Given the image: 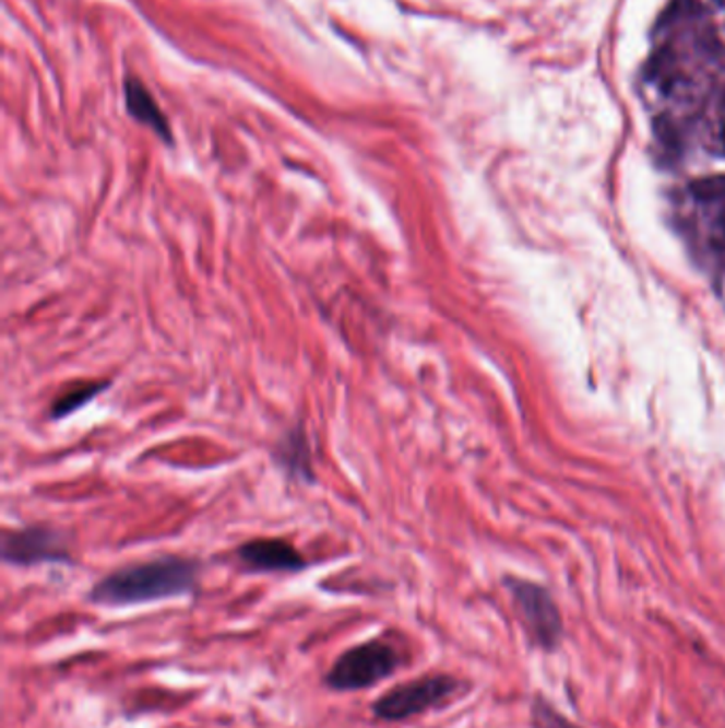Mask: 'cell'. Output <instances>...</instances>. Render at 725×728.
Wrapping results in <instances>:
<instances>
[{"label": "cell", "instance_id": "cell-3", "mask_svg": "<svg viewBox=\"0 0 725 728\" xmlns=\"http://www.w3.org/2000/svg\"><path fill=\"white\" fill-rule=\"evenodd\" d=\"M460 682L444 673H430L385 690L372 705V718L379 723H404L426 712L439 709L455 692Z\"/></svg>", "mask_w": 725, "mask_h": 728}, {"label": "cell", "instance_id": "cell-9", "mask_svg": "<svg viewBox=\"0 0 725 728\" xmlns=\"http://www.w3.org/2000/svg\"><path fill=\"white\" fill-rule=\"evenodd\" d=\"M111 384L109 381H85V384H78L73 386L69 392H64L54 407L49 409V418L51 420H64L71 413H75L83 404L90 403L96 395L105 392Z\"/></svg>", "mask_w": 725, "mask_h": 728}, {"label": "cell", "instance_id": "cell-8", "mask_svg": "<svg viewBox=\"0 0 725 728\" xmlns=\"http://www.w3.org/2000/svg\"><path fill=\"white\" fill-rule=\"evenodd\" d=\"M128 107H130V114L136 120L152 126L164 141H170L168 126H166V120L162 118L161 109L156 107L152 96L134 81H130V85H128Z\"/></svg>", "mask_w": 725, "mask_h": 728}, {"label": "cell", "instance_id": "cell-11", "mask_svg": "<svg viewBox=\"0 0 725 728\" xmlns=\"http://www.w3.org/2000/svg\"><path fill=\"white\" fill-rule=\"evenodd\" d=\"M724 145H725V124H724Z\"/></svg>", "mask_w": 725, "mask_h": 728}, {"label": "cell", "instance_id": "cell-7", "mask_svg": "<svg viewBox=\"0 0 725 728\" xmlns=\"http://www.w3.org/2000/svg\"><path fill=\"white\" fill-rule=\"evenodd\" d=\"M273 456H275V462L282 467L292 480H300V482H313L316 480L311 445H309L307 431L302 426L289 428L283 435L282 442L275 447Z\"/></svg>", "mask_w": 725, "mask_h": 728}, {"label": "cell", "instance_id": "cell-10", "mask_svg": "<svg viewBox=\"0 0 725 728\" xmlns=\"http://www.w3.org/2000/svg\"><path fill=\"white\" fill-rule=\"evenodd\" d=\"M532 723H534V728H579L570 720H566L564 716L556 707H551L543 696L534 698Z\"/></svg>", "mask_w": 725, "mask_h": 728}, {"label": "cell", "instance_id": "cell-1", "mask_svg": "<svg viewBox=\"0 0 725 728\" xmlns=\"http://www.w3.org/2000/svg\"><path fill=\"white\" fill-rule=\"evenodd\" d=\"M201 561L188 556H158L120 566L98 579L87 601L98 607H132L190 597L201 586Z\"/></svg>", "mask_w": 725, "mask_h": 728}, {"label": "cell", "instance_id": "cell-4", "mask_svg": "<svg viewBox=\"0 0 725 728\" xmlns=\"http://www.w3.org/2000/svg\"><path fill=\"white\" fill-rule=\"evenodd\" d=\"M509 588L530 642L545 651H554L562 642L564 624L551 595L524 579H511Z\"/></svg>", "mask_w": 725, "mask_h": 728}, {"label": "cell", "instance_id": "cell-6", "mask_svg": "<svg viewBox=\"0 0 725 728\" xmlns=\"http://www.w3.org/2000/svg\"><path fill=\"white\" fill-rule=\"evenodd\" d=\"M237 559L251 573H300L307 559L283 539H251L237 550Z\"/></svg>", "mask_w": 725, "mask_h": 728}, {"label": "cell", "instance_id": "cell-5", "mask_svg": "<svg viewBox=\"0 0 725 728\" xmlns=\"http://www.w3.org/2000/svg\"><path fill=\"white\" fill-rule=\"evenodd\" d=\"M0 552L2 561L13 566L71 563V552L64 541V535L51 526H28L4 532Z\"/></svg>", "mask_w": 725, "mask_h": 728}, {"label": "cell", "instance_id": "cell-2", "mask_svg": "<svg viewBox=\"0 0 725 728\" xmlns=\"http://www.w3.org/2000/svg\"><path fill=\"white\" fill-rule=\"evenodd\" d=\"M404 665V654L385 639H368L345 649L322 678L332 692H360L394 678Z\"/></svg>", "mask_w": 725, "mask_h": 728}]
</instances>
